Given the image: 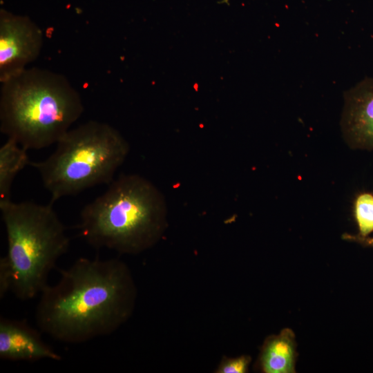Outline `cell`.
<instances>
[{"label":"cell","instance_id":"13","mask_svg":"<svg viewBox=\"0 0 373 373\" xmlns=\"http://www.w3.org/2000/svg\"><path fill=\"white\" fill-rule=\"evenodd\" d=\"M342 238L347 240L356 242L363 245L373 247V238L367 236L363 237L359 235H351L348 233L343 234Z\"/></svg>","mask_w":373,"mask_h":373},{"label":"cell","instance_id":"11","mask_svg":"<svg viewBox=\"0 0 373 373\" xmlns=\"http://www.w3.org/2000/svg\"><path fill=\"white\" fill-rule=\"evenodd\" d=\"M354 216L359 236H368L373 231V194L360 193L354 201Z\"/></svg>","mask_w":373,"mask_h":373},{"label":"cell","instance_id":"8","mask_svg":"<svg viewBox=\"0 0 373 373\" xmlns=\"http://www.w3.org/2000/svg\"><path fill=\"white\" fill-rule=\"evenodd\" d=\"M0 358L35 362L43 359L59 361L61 356L43 339L41 333L26 320L0 318Z\"/></svg>","mask_w":373,"mask_h":373},{"label":"cell","instance_id":"6","mask_svg":"<svg viewBox=\"0 0 373 373\" xmlns=\"http://www.w3.org/2000/svg\"><path fill=\"white\" fill-rule=\"evenodd\" d=\"M43 38L42 30L29 18L1 11V83L26 69L37 58Z\"/></svg>","mask_w":373,"mask_h":373},{"label":"cell","instance_id":"1","mask_svg":"<svg viewBox=\"0 0 373 373\" xmlns=\"http://www.w3.org/2000/svg\"><path fill=\"white\" fill-rule=\"evenodd\" d=\"M60 274L40 293L35 310L40 332L82 343L114 332L131 315L135 288L119 260L79 258Z\"/></svg>","mask_w":373,"mask_h":373},{"label":"cell","instance_id":"2","mask_svg":"<svg viewBox=\"0 0 373 373\" xmlns=\"http://www.w3.org/2000/svg\"><path fill=\"white\" fill-rule=\"evenodd\" d=\"M83 111L79 93L59 73L34 67L1 82V132L26 150L56 144Z\"/></svg>","mask_w":373,"mask_h":373},{"label":"cell","instance_id":"10","mask_svg":"<svg viewBox=\"0 0 373 373\" xmlns=\"http://www.w3.org/2000/svg\"><path fill=\"white\" fill-rule=\"evenodd\" d=\"M27 151L12 138L0 148V202L10 200L11 188L17 175L30 162Z\"/></svg>","mask_w":373,"mask_h":373},{"label":"cell","instance_id":"9","mask_svg":"<svg viewBox=\"0 0 373 373\" xmlns=\"http://www.w3.org/2000/svg\"><path fill=\"white\" fill-rule=\"evenodd\" d=\"M296 355L294 334L285 328L265 344L260 357L262 370L267 373L295 372Z\"/></svg>","mask_w":373,"mask_h":373},{"label":"cell","instance_id":"12","mask_svg":"<svg viewBox=\"0 0 373 373\" xmlns=\"http://www.w3.org/2000/svg\"><path fill=\"white\" fill-rule=\"evenodd\" d=\"M250 358L247 356H242L236 358H230L224 361L218 372L220 373H244L247 371Z\"/></svg>","mask_w":373,"mask_h":373},{"label":"cell","instance_id":"4","mask_svg":"<svg viewBox=\"0 0 373 373\" xmlns=\"http://www.w3.org/2000/svg\"><path fill=\"white\" fill-rule=\"evenodd\" d=\"M8 252L0 259V296L10 291L19 300L40 294L50 271L68 250L64 224L48 205L30 201L0 202Z\"/></svg>","mask_w":373,"mask_h":373},{"label":"cell","instance_id":"7","mask_svg":"<svg viewBox=\"0 0 373 373\" xmlns=\"http://www.w3.org/2000/svg\"><path fill=\"white\" fill-rule=\"evenodd\" d=\"M341 126L352 149L373 150V78L365 77L343 94Z\"/></svg>","mask_w":373,"mask_h":373},{"label":"cell","instance_id":"5","mask_svg":"<svg viewBox=\"0 0 373 373\" xmlns=\"http://www.w3.org/2000/svg\"><path fill=\"white\" fill-rule=\"evenodd\" d=\"M56 144L46 159L30 163L50 193V204L96 185L109 184L129 151L117 130L94 120L68 130Z\"/></svg>","mask_w":373,"mask_h":373},{"label":"cell","instance_id":"3","mask_svg":"<svg viewBox=\"0 0 373 373\" xmlns=\"http://www.w3.org/2000/svg\"><path fill=\"white\" fill-rule=\"evenodd\" d=\"M166 206L144 178L122 175L81 211V236L90 246L137 254L154 245L166 226Z\"/></svg>","mask_w":373,"mask_h":373}]
</instances>
